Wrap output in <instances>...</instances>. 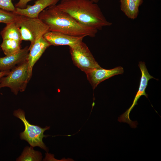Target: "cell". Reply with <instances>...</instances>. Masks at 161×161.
Masks as SVG:
<instances>
[{"label": "cell", "mask_w": 161, "mask_h": 161, "mask_svg": "<svg viewBox=\"0 0 161 161\" xmlns=\"http://www.w3.org/2000/svg\"><path fill=\"white\" fill-rule=\"evenodd\" d=\"M51 46L43 36L41 37L29 47V52L27 58L30 78L32 75L33 67L46 49Z\"/></svg>", "instance_id": "cell-10"}, {"label": "cell", "mask_w": 161, "mask_h": 161, "mask_svg": "<svg viewBox=\"0 0 161 161\" xmlns=\"http://www.w3.org/2000/svg\"><path fill=\"white\" fill-rule=\"evenodd\" d=\"M123 72V68L118 66L110 69H105L100 67L91 70L86 74L87 79L94 89L101 82Z\"/></svg>", "instance_id": "cell-8"}, {"label": "cell", "mask_w": 161, "mask_h": 161, "mask_svg": "<svg viewBox=\"0 0 161 161\" xmlns=\"http://www.w3.org/2000/svg\"><path fill=\"white\" fill-rule=\"evenodd\" d=\"M120 9L125 15L132 20L136 19L139 14V7L133 0H120Z\"/></svg>", "instance_id": "cell-14"}, {"label": "cell", "mask_w": 161, "mask_h": 161, "mask_svg": "<svg viewBox=\"0 0 161 161\" xmlns=\"http://www.w3.org/2000/svg\"><path fill=\"white\" fill-rule=\"evenodd\" d=\"M19 16L13 12L0 9V23L7 24L15 21Z\"/></svg>", "instance_id": "cell-17"}, {"label": "cell", "mask_w": 161, "mask_h": 161, "mask_svg": "<svg viewBox=\"0 0 161 161\" xmlns=\"http://www.w3.org/2000/svg\"><path fill=\"white\" fill-rule=\"evenodd\" d=\"M138 66L140 70L141 76L138 90L134 97L131 106L125 112L118 117L117 120L120 122L127 123L131 127L135 126L136 122L132 121L130 119V113L134 107L137 105V101L141 96L144 95L148 98V95L146 93L145 89L148 85V82L150 79H155L148 73L145 62L142 61L139 62Z\"/></svg>", "instance_id": "cell-7"}, {"label": "cell", "mask_w": 161, "mask_h": 161, "mask_svg": "<svg viewBox=\"0 0 161 161\" xmlns=\"http://www.w3.org/2000/svg\"><path fill=\"white\" fill-rule=\"evenodd\" d=\"M21 41L12 39L3 40L1 45L6 56L14 54L21 50Z\"/></svg>", "instance_id": "cell-15"}, {"label": "cell", "mask_w": 161, "mask_h": 161, "mask_svg": "<svg viewBox=\"0 0 161 161\" xmlns=\"http://www.w3.org/2000/svg\"><path fill=\"white\" fill-rule=\"evenodd\" d=\"M69 49L73 63L85 73L91 70L100 67L88 47L83 41Z\"/></svg>", "instance_id": "cell-6"}, {"label": "cell", "mask_w": 161, "mask_h": 161, "mask_svg": "<svg viewBox=\"0 0 161 161\" xmlns=\"http://www.w3.org/2000/svg\"><path fill=\"white\" fill-rule=\"evenodd\" d=\"M33 0H19V1L15 5V7L21 9L25 8L27 3L30 1Z\"/></svg>", "instance_id": "cell-19"}, {"label": "cell", "mask_w": 161, "mask_h": 161, "mask_svg": "<svg viewBox=\"0 0 161 161\" xmlns=\"http://www.w3.org/2000/svg\"><path fill=\"white\" fill-rule=\"evenodd\" d=\"M13 114L22 121L25 127L24 131L20 133V138L27 141L33 147L38 146L47 152L48 148L43 142V139L48 136L44 133L50 129V126L42 128L30 124L25 118V112L21 109L15 110Z\"/></svg>", "instance_id": "cell-5"}, {"label": "cell", "mask_w": 161, "mask_h": 161, "mask_svg": "<svg viewBox=\"0 0 161 161\" xmlns=\"http://www.w3.org/2000/svg\"><path fill=\"white\" fill-rule=\"evenodd\" d=\"M44 38L51 45H67L73 47L83 41L84 36H75L63 33L49 31L43 35Z\"/></svg>", "instance_id": "cell-9"}, {"label": "cell", "mask_w": 161, "mask_h": 161, "mask_svg": "<svg viewBox=\"0 0 161 161\" xmlns=\"http://www.w3.org/2000/svg\"><path fill=\"white\" fill-rule=\"evenodd\" d=\"M29 52V47L26 46L14 54L0 57V72L10 71L26 61Z\"/></svg>", "instance_id": "cell-12"}, {"label": "cell", "mask_w": 161, "mask_h": 161, "mask_svg": "<svg viewBox=\"0 0 161 161\" xmlns=\"http://www.w3.org/2000/svg\"><path fill=\"white\" fill-rule=\"evenodd\" d=\"M15 22L19 28L22 41H30V45L49 31L47 26L38 18L19 15Z\"/></svg>", "instance_id": "cell-4"}, {"label": "cell", "mask_w": 161, "mask_h": 161, "mask_svg": "<svg viewBox=\"0 0 161 161\" xmlns=\"http://www.w3.org/2000/svg\"><path fill=\"white\" fill-rule=\"evenodd\" d=\"M91 0V1L93 2L94 3H97L98 2L99 0Z\"/></svg>", "instance_id": "cell-22"}, {"label": "cell", "mask_w": 161, "mask_h": 161, "mask_svg": "<svg viewBox=\"0 0 161 161\" xmlns=\"http://www.w3.org/2000/svg\"><path fill=\"white\" fill-rule=\"evenodd\" d=\"M38 18L48 27L49 31L60 32L75 36H95L98 30L85 25L67 13L60 10L56 4L47 8Z\"/></svg>", "instance_id": "cell-1"}, {"label": "cell", "mask_w": 161, "mask_h": 161, "mask_svg": "<svg viewBox=\"0 0 161 161\" xmlns=\"http://www.w3.org/2000/svg\"><path fill=\"white\" fill-rule=\"evenodd\" d=\"M30 78L27 60L10 71L6 77L0 79V89L9 88L15 95L25 91Z\"/></svg>", "instance_id": "cell-3"}, {"label": "cell", "mask_w": 161, "mask_h": 161, "mask_svg": "<svg viewBox=\"0 0 161 161\" xmlns=\"http://www.w3.org/2000/svg\"><path fill=\"white\" fill-rule=\"evenodd\" d=\"M57 5L81 24L98 30L112 24L96 3L90 0H61Z\"/></svg>", "instance_id": "cell-2"}, {"label": "cell", "mask_w": 161, "mask_h": 161, "mask_svg": "<svg viewBox=\"0 0 161 161\" xmlns=\"http://www.w3.org/2000/svg\"><path fill=\"white\" fill-rule=\"evenodd\" d=\"M13 0H0V9L12 12H14L16 7L13 5Z\"/></svg>", "instance_id": "cell-18"}, {"label": "cell", "mask_w": 161, "mask_h": 161, "mask_svg": "<svg viewBox=\"0 0 161 161\" xmlns=\"http://www.w3.org/2000/svg\"><path fill=\"white\" fill-rule=\"evenodd\" d=\"M6 26L1 32L3 40L12 39L22 41L21 34L19 27L15 21L6 24Z\"/></svg>", "instance_id": "cell-13"}, {"label": "cell", "mask_w": 161, "mask_h": 161, "mask_svg": "<svg viewBox=\"0 0 161 161\" xmlns=\"http://www.w3.org/2000/svg\"><path fill=\"white\" fill-rule=\"evenodd\" d=\"M10 71L0 72V79L4 76L7 75Z\"/></svg>", "instance_id": "cell-20"}, {"label": "cell", "mask_w": 161, "mask_h": 161, "mask_svg": "<svg viewBox=\"0 0 161 161\" xmlns=\"http://www.w3.org/2000/svg\"><path fill=\"white\" fill-rule=\"evenodd\" d=\"M133 1L140 6L143 3V0H133Z\"/></svg>", "instance_id": "cell-21"}, {"label": "cell", "mask_w": 161, "mask_h": 161, "mask_svg": "<svg viewBox=\"0 0 161 161\" xmlns=\"http://www.w3.org/2000/svg\"><path fill=\"white\" fill-rule=\"evenodd\" d=\"M41 153L34 150L33 147L26 146L25 148L21 155L16 159L18 161H40L42 160Z\"/></svg>", "instance_id": "cell-16"}, {"label": "cell", "mask_w": 161, "mask_h": 161, "mask_svg": "<svg viewBox=\"0 0 161 161\" xmlns=\"http://www.w3.org/2000/svg\"><path fill=\"white\" fill-rule=\"evenodd\" d=\"M60 0H37L32 5H28L24 9L15 8L14 13L19 15L31 18H38L39 14L45 8L55 5Z\"/></svg>", "instance_id": "cell-11"}]
</instances>
